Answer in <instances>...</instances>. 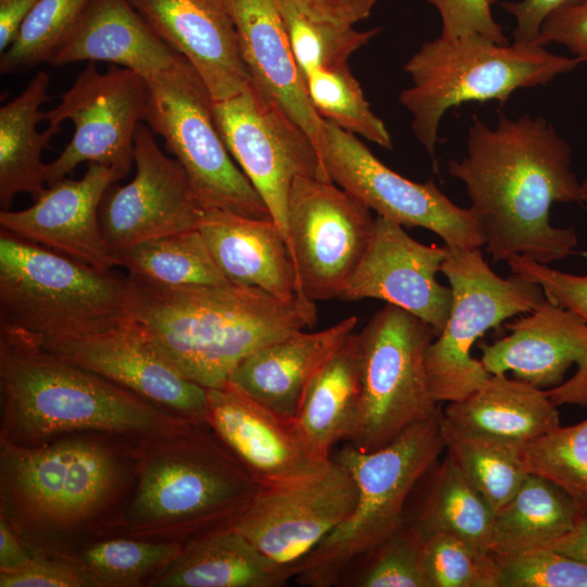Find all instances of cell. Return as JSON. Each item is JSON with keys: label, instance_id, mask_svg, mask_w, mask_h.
<instances>
[{"label": "cell", "instance_id": "41", "mask_svg": "<svg viewBox=\"0 0 587 587\" xmlns=\"http://www.w3.org/2000/svg\"><path fill=\"white\" fill-rule=\"evenodd\" d=\"M522 457L528 473L559 485L587 519V419L575 425L557 426L527 444Z\"/></svg>", "mask_w": 587, "mask_h": 587}, {"label": "cell", "instance_id": "20", "mask_svg": "<svg viewBox=\"0 0 587 587\" xmlns=\"http://www.w3.org/2000/svg\"><path fill=\"white\" fill-rule=\"evenodd\" d=\"M38 342L187 421L207 424L208 390L163 358L135 319L82 336Z\"/></svg>", "mask_w": 587, "mask_h": 587}, {"label": "cell", "instance_id": "3", "mask_svg": "<svg viewBox=\"0 0 587 587\" xmlns=\"http://www.w3.org/2000/svg\"><path fill=\"white\" fill-rule=\"evenodd\" d=\"M0 388V442L17 447L87 432L140 440L192 423L2 326Z\"/></svg>", "mask_w": 587, "mask_h": 587}, {"label": "cell", "instance_id": "30", "mask_svg": "<svg viewBox=\"0 0 587 587\" xmlns=\"http://www.w3.org/2000/svg\"><path fill=\"white\" fill-rule=\"evenodd\" d=\"M495 511L445 453L417 482L404 510V521L424 539L452 534L476 550L490 553Z\"/></svg>", "mask_w": 587, "mask_h": 587}, {"label": "cell", "instance_id": "36", "mask_svg": "<svg viewBox=\"0 0 587 587\" xmlns=\"http://www.w3.org/2000/svg\"><path fill=\"white\" fill-rule=\"evenodd\" d=\"M440 426L446 454L496 513L528 474L523 447L461 429L447 421L442 412Z\"/></svg>", "mask_w": 587, "mask_h": 587}, {"label": "cell", "instance_id": "7", "mask_svg": "<svg viewBox=\"0 0 587 587\" xmlns=\"http://www.w3.org/2000/svg\"><path fill=\"white\" fill-rule=\"evenodd\" d=\"M545 47L498 43L478 34L423 42L404 64L411 85L399 102L435 166L438 129L449 109L495 100L503 105L516 90L548 85L582 63Z\"/></svg>", "mask_w": 587, "mask_h": 587}, {"label": "cell", "instance_id": "38", "mask_svg": "<svg viewBox=\"0 0 587 587\" xmlns=\"http://www.w3.org/2000/svg\"><path fill=\"white\" fill-rule=\"evenodd\" d=\"M425 539L405 521L375 548L357 558L338 587H428L424 573Z\"/></svg>", "mask_w": 587, "mask_h": 587}, {"label": "cell", "instance_id": "6", "mask_svg": "<svg viewBox=\"0 0 587 587\" xmlns=\"http://www.w3.org/2000/svg\"><path fill=\"white\" fill-rule=\"evenodd\" d=\"M132 278L0 230V326L43 341L135 319Z\"/></svg>", "mask_w": 587, "mask_h": 587}, {"label": "cell", "instance_id": "39", "mask_svg": "<svg viewBox=\"0 0 587 587\" xmlns=\"http://www.w3.org/2000/svg\"><path fill=\"white\" fill-rule=\"evenodd\" d=\"M277 5L303 77L314 68L346 64L353 52L380 32L379 27L357 30L351 25L309 17L287 0H277Z\"/></svg>", "mask_w": 587, "mask_h": 587}, {"label": "cell", "instance_id": "32", "mask_svg": "<svg viewBox=\"0 0 587 587\" xmlns=\"http://www.w3.org/2000/svg\"><path fill=\"white\" fill-rule=\"evenodd\" d=\"M580 517L564 489L549 478L528 473L495 513L490 553L513 554L542 548L570 533Z\"/></svg>", "mask_w": 587, "mask_h": 587}, {"label": "cell", "instance_id": "51", "mask_svg": "<svg viewBox=\"0 0 587 587\" xmlns=\"http://www.w3.org/2000/svg\"><path fill=\"white\" fill-rule=\"evenodd\" d=\"M33 558L12 525L0 514V572L18 570Z\"/></svg>", "mask_w": 587, "mask_h": 587}, {"label": "cell", "instance_id": "1", "mask_svg": "<svg viewBox=\"0 0 587 587\" xmlns=\"http://www.w3.org/2000/svg\"><path fill=\"white\" fill-rule=\"evenodd\" d=\"M465 148L448 172L464 184L495 262L521 255L548 265L574 252L575 227L553 226L550 208L582 204L580 182L569 142L547 118L501 114L492 128L474 115Z\"/></svg>", "mask_w": 587, "mask_h": 587}, {"label": "cell", "instance_id": "2", "mask_svg": "<svg viewBox=\"0 0 587 587\" xmlns=\"http://www.w3.org/2000/svg\"><path fill=\"white\" fill-rule=\"evenodd\" d=\"M136 442L98 432L36 447L0 442V514L33 557L108 536L134 487Z\"/></svg>", "mask_w": 587, "mask_h": 587}, {"label": "cell", "instance_id": "24", "mask_svg": "<svg viewBox=\"0 0 587 587\" xmlns=\"http://www.w3.org/2000/svg\"><path fill=\"white\" fill-rule=\"evenodd\" d=\"M252 83L305 132L317 152L325 120L313 108L277 0H226Z\"/></svg>", "mask_w": 587, "mask_h": 587}, {"label": "cell", "instance_id": "19", "mask_svg": "<svg viewBox=\"0 0 587 587\" xmlns=\"http://www.w3.org/2000/svg\"><path fill=\"white\" fill-rule=\"evenodd\" d=\"M510 334L480 344V362L490 374L512 372L544 389L555 405L587 407V323L545 300L508 324Z\"/></svg>", "mask_w": 587, "mask_h": 587}, {"label": "cell", "instance_id": "26", "mask_svg": "<svg viewBox=\"0 0 587 587\" xmlns=\"http://www.w3.org/2000/svg\"><path fill=\"white\" fill-rule=\"evenodd\" d=\"M357 323L351 315L328 328L298 330L267 344L245 359L228 382L273 410L297 416L308 385Z\"/></svg>", "mask_w": 587, "mask_h": 587}, {"label": "cell", "instance_id": "22", "mask_svg": "<svg viewBox=\"0 0 587 587\" xmlns=\"http://www.w3.org/2000/svg\"><path fill=\"white\" fill-rule=\"evenodd\" d=\"M120 177L111 168L88 163L79 179L63 178L20 211L1 210L0 227L92 267L118 266L99 218L102 199Z\"/></svg>", "mask_w": 587, "mask_h": 587}, {"label": "cell", "instance_id": "4", "mask_svg": "<svg viewBox=\"0 0 587 587\" xmlns=\"http://www.w3.org/2000/svg\"><path fill=\"white\" fill-rule=\"evenodd\" d=\"M132 280L135 320L163 358L205 389L223 387L254 351L317 321L314 301L303 295L283 301L234 284L170 288Z\"/></svg>", "mask_w": 587, "mask_h": 587}, {"label": "cell", "instance_id": "29", "mask_svg": "<svg viewBox=\"0 0 587 587\" xmlns=\"http://www.w3.org/2000/svg\"><path fill=\"white\" fill-rule=\"evenodd\" d=\"M291 567L258 550L233 526L185 542L150 587H284Z\"/></svg>", "mask_w": 587, "mask_h": 587}, {"label": "cell", "instance_id": "28", "mask_svg": "<svg viewBox=\"0 0 587 587\" xmlns=\"http://www.w3.org/2000/svg\"><path fill=\"white\" fill-rule=\"evenodd\" d=\"M454 426L521 447L560 425L558 405L540 389L505 374H491L474 392L442 410Z\"/></svg>", "mask_w": 587, "mask_h": 587}, {"label": "cell", "instance_id": "9", "mask_svg": "<svg viewBox=\"0 0 587 587\" xmlns=\"http://www.w3.org/2000/svg\"><path fill=\"white\" fill-rule=\"evenodd\" d=\"M145 121L184 168L204 210L273 220L264 201L236 165L216 126L214 100L184 58L147 78Z\"/></svg>", "mask_w": 587, "mask_h": 587}, {"label": "cell", "instance_id": "53", "mask_svg": "<svg viewBox=\"0 0 587 587\" xmlns=\"http://www.w3.org/2000/svg\"><path fill=\"white\" fill-rule=\"evenodd\" d=\"M580 200L582 204L587 203V176L580 182Z\"/></svg>", "mask_w": 587, "mask_h": 587}, {"label": "cell", "instance_id": "48", "mask_svg": "<svg viewBox=\"0 0 587 587\" xmlns=\"http://www.w3.org/2000/svg\"><path fill=\"white\" fill-rule=\"evenodd\" d=\"M586 1L587 0H520L504 1L500 5L511 14L516 22L513 33V42L534 46L540 45L541 25L550 13Z\"/></svg>", "mask_w": 587, "mask_h": 587}, {"label": "cell", "instance_id": "50", "mask_svg": "<svg viewBox=\"0 0 587 587\" xmlns=\"http://www.w3.org/2000/svg\"><path fill=\"white\" fill-rule=\"evenodd\" d=\"M40 0H0V52L15 40L18 32Z\"/></svg>", "mask_w": 587, "mask_h": 587}, {"label": "cell", "instance_id": "43", "mask_svg": "<svg viewBox=\"0 0 587 587\" xmlns=\"http://www.w3.org/2000/svg\"><path fill=\"white\" fill-rule=\"evenodd\" d=\"M492 557L497 587H587V561L550 548Z\"/></svg>", "mask_w": 587, "mask_h": 587}, {"label": "cell", "instance_id": "5", "mask_svg": "<svg viewBox=\"0 0 587 587\" xmlns=\"http://www.w3.org/2000/svg\"><path fill=\"white\" fill-rule=\"evenodd\" d=\"M260 487L208 424L136 442L132 494L108 536L185 544L232 527Z\"/></svg>", "mask_w": 587, "mask_h": 587}, {"label": "cell", "instance_id": "46", "mask_svg": "<svg viewBox=\"0 0 587 587\" xmlns=\"http://www.w3.org/2000/svg\"><path fill=\"white\" fill-rule=\"evenodd\" d=\"M0 587H88V584L68 561L34 557L18 570L0 572Z\"/></svg>", "mask_w": 587, "mask_h": 587}, {"label": "cell", "instance_id": "11", "mask_svg": "<svg viewBox=\"0 0 587 587\" xmlns=\"http://www.w3.org/2000/svg\"><path fill=\"white\" fill-rule=\"evenodd\" d=\"M446 248L440 272L449 280L452 304L441 333L425 355L429 389L438 403L459 401L490 377L480 360L472 357L477 339L546 300L536 283L513 273L508 278L496 274L480 248Z\"/></svg>", "mask_w": 587, "mask_h": 587}, {"label": "cell", "instance_id": "18", "mask_svg": "<svg viewBox=\"0 0 587 587\" xmlns=\"http://www.w3.org/2000/svg\"><path fill=\"white\" fill-rule=\"evenodd\" d=\"M136 173L126 185L112 184L99 210L104 239L114 253L158 237L197 229L204 211L177 160L159 147L140 123L134 139Z\"/></svg>", "mask_w": 587, "mask_h": 587}, {"label": "cell", "instance_id": "12", "mask_svg": "<svg viewBox=\"0 0 587 587\" xmlns=\"http://www.w3.org/2000/svg\"><path fill=\"white\" fill-rule=\"evenodd\" d=\"M149 100V84L142 75L122 67L100 72L89 62L74 84L61 95L59 103L43 111L49 127L60 130L71 121L70 142L45 166L46 183L66 177L80 163H98L122 179L134 163V139Z\"/></svg>", "mask_w": 587, "mask_h": 587}, {"label": "cell", "instance_id": "49", "mask_svg": "<svg viewBox=\"0 0 587 587\" xmlns=\"http://www.w3.org/2000/svg\"><path fill=\"white\" fill-rule=\"evenodd\" d=\"M309 17L351 25L365 20L377 0H287Z\"/></svg>", "mask_w": 587, "mask_h": 587}, {"label": "cell", "instance_id": "31", "mask_svg": "<svg viewBox=\"0 0 587 587\" xmlns=\"http://www.w3.org/2000/svg\"><path fill=\"white\" fill-rule=\"evenodd\" d=\"M49 75L37 72L26 88L0 108V207L10 210L18 193L36 200L46 190L42 150L59 130H37L41 107L49 101Z\"/></svg>", "mask_w": 587, "mask_h": 587}, {"label": "cell", "instance_id": "21", "mask_svg": "<svg viewBox=\"0 0 587 587\" xmlns=\"http://www.w3.org/2000/svg\"><path fill=\"white\" fill-rule=\"evenodd\" d=\"M447 248L426 246L400 224L376 216L369 248L340 299L374 298L430 325L438 336L450 313L452 291L436 278Z\"/></svg>", "mask_w": 587, "mask_h": 587}, {"label": "cell", "instance_id": "17", "mask_svg": "<svg viewBox=\"0 0 587 587\" xmlns=\"http://www.w3.org/2000/svg\"><path fill=\"white\" fill-rule=\"evenodd\" d=\"M207 390V424L260 488L308 480L332 463L296 416L273 410L230 382Z\"/></svg>", "mask_w": 587, "mask_h": 587}, {"label": "cell", "instance_id": "44", "mask_svg": "<svg viewBox=\"0 0 587 587\" xmlns=\"http://www.w3.org/2000/svg\"><path fill=\"white\" fill-rule=\"evenodd\" d=\"M507 262L513 274L539 285L547 300L574 312L587 323V276L553 270L521 255H513Z\"/></svg>", "mask_w": 587, "mask_h": 587}, {"label": "cell", "instance_id": "23", "mask_svg": "<svg viewBox=\"0 0 587 587\" xmlns=\"http://www.w3.org/2000/svg\"><path fill=\"white\" fill-rule=\"evenodd\" d=\"M147 25L198 73L214 101L247 88L242 60L226 0H126Z\"/></svg>", "mask_w": 587, "mask_h": 587}, {"label": "cell", "instance_id": "10", "mask_svg": "<svg viewBox=\"0 0 587 587\" xmlns=\"http://www.w3.org/2000/svg\"><path fill=\"white\" fill-rule=\"evenodd\" d=\"M436 336L430 325L390 303L358 333L359 412L348 444L374 451L441 411L425 366L426 350Z\"/></svg>", "mask_w": 587, "mask_h": 587}, {"label": "cell", "instance_id": "27", "mask_svg": "<svg viewBox=\"0 0 587 587\" xmlns=\"http://www.w3.org/2000/svg\"><path fill=\"white\" fill-rule=\"evenodd\" d=\"M179 57L126 0H93L49 64L103 61L149 78L173 66Z\"/></svg>", "mask_w": 587, "mask_h": 587}, {"label": "cell", "instance_id": "13", "mask_svg": "<svg viewBox=\"0 0 587 587\" xmlns=\"http://www.w3.org/2000/svg\"><path fill=\"white\" fill-rule=\"evenodd\" d=\"M213 113L232 158L288 242V198L294 180L299 176L330 180L315 146L252 80L240 93L214 101Z\"/></svg>", "mask_w": 587, "mask_h": 587}, {"label": "cell", "instance_id": "16", "mask_svg": "<svg viewBox=\"0 0 587 587\" xmlns=\"http://www.w3.org/2000/svg\"><path fill=\"white\" fill-rule=\"evenodd\" d=\"M357 497L352 474L333 459L313 478L260 488L233 527L272 561L292 569L351 514Z\"/></svg>", "mask_w": 587, "mask_h": 587}, {"label": "cell", "instance_id": "34", "mask_svg": "<svg viewBox=\"0 0 587 587\" xmlns=\"http://www.w3.org/2000/svg\"><path fill=\"white\" fill-rule=\"evenodd\" d=\"M118 266L150 285L177 288L232 284L199 229L141 241L114 252Z\"/></svg>", "mask_w": 587, "mask_h": 587}, {"label": "cell", "instance_id": "15", "mask_svg": "<svg viewBox=\"0 0 587 587\" xmlns=\"http://www.w3.org/2000/svg\"><path fill=\"white\" fill-rule=\"evenodd\" d=\"M371 210L328 179L299 176L288 198V245L300 294L339 298L371 242Z\"/></svg>", "mask_w": 587, "mask_h": 587}, {"label": "cell", "instance_id": "25", "mask_svg": "<svg viewBox=\"0 0 587 587\" xmlns=\"http://www.w3.org/2000/svg\"><path fill=\"white\" fill-rule=\"evenodd\" d=\"M198 229L229 283L260 288L283 301L301 295L292 253L273 220L204 210Z\"/></svg>", "mask_w": 587, "mask_h": 587}, {"label": "cell", "instance_id": "37", "mask_svg": "<svg viewBox=\"0 0 587 587\" xmlns=\"http://www.w3.org/2000/svg\"><path fill=\"white\" fill-rule=\"evenodd\" d=\"M304 82L310 101L322 118L382 148H392L385 123L372 111L347 63L314 68L304 75Z\"/></svg>", "mask_w": 587, "mask_h": 587}, {"label": "cell", "instance_id": "40", "mask_svg": "<svg viewBox=\"0 0 587 587\" xmlns=\"http://www.w3.org/2000/svg\"><path fill=\"white\" fill-rule=\"evenodd\" d=\"M93 0H40L13 43L1 53L2 75L49 63Z\"/></svg>", "mask_w": 587, "mask_h": 587}, {"label": "cell", "instance_id": "14", "mask_svg": "<svg viewBox=\"0 0 587 587\" xmlns=\"http://www.w3.org/2000/svg\"><path fill=\"white\" fill-rule=\"evenodd\" d=\"M319 154L337 186L378 216L422 227L447 246L480 248L485 239L471 208L453 203L433 180L416 183L385 165L353 134L325 121Z\"/></svg>", "mask_w": 587, "mask_h": 587}, {"label": "cell", "instance_id": "47", "mask_svg": "<svg viewBox=\"0 0 587 587\" xmlns=\"http://www.w3.org/2000/svg\"><path fill=\"white\" fill-rule=\"evenodd\" d=\"M559 43L587 63V1L550 13L540 30V45Z\"/></svg>", "mask_w": 587, "mask_h": 587}, {"label": "cell", "instance_id": "45", "mask_svg": "<svg viewBox=\"0 0 587 587\" xmlns=\"http://www.w3.org/2000/svg\"><path fill=\"white\" fill-rule=\"evenodd\" d=\"M441 18V37L454 39L478 34L498 43H509L495 21L491 5L498 0H426Z\"/></svg>", "mask_w": 587, "mask_h": 587}, {"label": "cell", "instance_id": "42", "mask_svg": "<svg viewBox=\"0 0 587 587\" xmlns=\"http://www.w3.org/2000/svg\"><path fill=\"white\" fill-rule=\"evenodd\" d=\"M424 573L428 587H497L492 554L448 533L425 539Z\"/></svg>", "mask_w": 587, "mask_h": 587}, {"label": "cell", "instance_id": "8", "mask_svg": "<svg viewBox=\"0 0 587 587\" xmlns=\"http://www.w3.org/2000/svg\"><path fill=\"white\" fill-rule=\"evenodd\" d=\"M441 412L410 425L374 451L347 444L333 457L352 474L357 502L351 514L292 567L299 585L336 586L357 558L402 524L413 488L445 452Z\"/></svg>", "mask_w": 587, "mask_h": 587}, {"label": "cell", "instance_id": "33", "mask_svg": "<svg viewBox=\"0 0 587 587\" xmlns=\"http://www.w3.org/2000/svg\"><path fill=\"white\" fill-rule=\"evenodd\" d=\"M359 341L352 333L308 385L297 420L311 442L330 457L350 438L359 412Z\"/></svg>", "mask_w": 587, "mask_h": 587}, {"label": "cell", "instance_id": "52", "mask_svg": "<svg viewBox=\"0 0 587 587\" xmlns=\"http://www.w3.org/2000/svg\"><path fill=\"white\" fill-rule=\"evenodd\" d=\"M542 548H550L569 557L587 561V519L582 516L570 533Z\"/></svg>", "mask_w": 587, "mask_h": 587}, {"label": "cell", "instance_id": "35", "mask_svg": "<svg viewBox=\"0 0 587 587\" xmlns=\"http://www.w3.org/2000/svg\"><path fill=\"white\" fill-rule=\"evenodd\" d=\"M184 544L125 536L91 539L62 554L88 587H150Z\"/></svg>", "mask_w": 587, "mask_h": 587}]
</instances>
